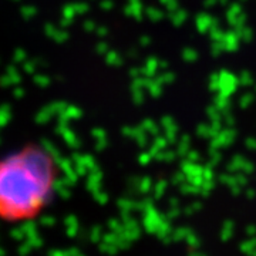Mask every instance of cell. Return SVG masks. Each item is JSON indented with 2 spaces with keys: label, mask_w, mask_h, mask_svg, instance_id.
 I'll use <instances>...</instances> for the list:
<instances>
[{
  "label": "cell",
  "mask_w": 256,
  "mask_h": 256,
  "mask_svg": "<svg viewBox=\"0 0 256 256\" xmlns=\"http://www.w3.org/2000/svg\"><path fill=\"white\" fill-rule=\"evenodd\" d=\"M53 188V165L38 150H26L0 161V220L36 216Z\"/></svg>",
  "instance_id": "1"
}]
</instances>
